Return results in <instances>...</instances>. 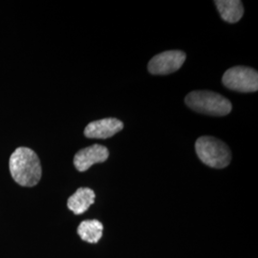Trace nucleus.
I'll use <instances>...</instances> for the list:
<instances>
[{
    "mask_svg": "<svg viewBox=\"0 0 258 258\" xmlns=\"http://www.w3.org/2000/svg\"><path fill=\"white\" fill-rule=\"evenodd\" d=\"M9 166L13 179L22 186H34L40 181V161L37 153L30 148H17L11 155Z\"/></svg>",
    "mask_w": 258,
    "mask_h": 258,
    "instance_id": "nucleus-1",
    "label": "nucleus"
},
{
    "mask_svg": "<svg viewBox=\"0 0 258 258\" xmlns=\"http://www.w3.org/2000/svg\"><path fill=\"white\" fill-rule=\"evenodd\" d=\"M96 194L89 187H80L68 199V209L75 214L80 215L86 212L95 202Z\"/></svg>",
    "mask_w": 258,
    "mask_h": 258,
    "instance_id": "nucleus-8",
    "label": "nucleus"
},
{
    "mask_svg": "<svg viewBox=\"0 0 258 258\" xmlns=\"http://www.w3.org/2000/svg\"><path fill=\"white\" fill-rule=\"evenodd\" d=\"M123 128L122 121L116 118H105L95 120L84 129L85 137L90 139H108Z\"/></svg>",
    "mask_w": 258,
    "mask_h": 258,
    "instance_id": "nucleus-7",
    "label": "nucleus"
},
{
    "mask_svg": "<svg viewBox=\"0 0 258 258\" xmlns=\"http://www.w3.org/2000/svg\"><path fill=\"white\" fill-rule=\"evenodd\" d=\"M103 225L99 220L83 221L78 228V234L87 243H98L102 237Z\"/></svg>",
    "mask_w": 258,
    "mask_h": 258,
    "instance_id": "nucleus-10",
    "label": "nucleus"
},
{
    "mask_svg": "<svg viewBox=\"0 0 258 258\" xmlns=\"http://www.w3.org/2000/svg\"><path fill=\"white\" fill-rule=\"evenodd\" d=\"M222 83L227 88L233 91L256 92L258 90L257 71L246 66L231 67L225 72Z\"/></svg>",
    "mask_w": 258,
    "mask_h": 258,
    "instance_id": "nucleus-4",
    "label": "nucleus"
},
{
    "mask_svg": "<svg viewBox=\"0 0 258 258\" xmlns=\"http://www.w3.org/2000/svg\"><path fill=\"white\" fill-rule=\"evenodd\" d=\"M222 19L229 23H236L244 15V7L239 0H217L214 2Z\"/></svg>",
    "mask_w": 258,
    "mask_h": 258,
    "instance_id": "nucleus-9",
    "label": "nucleus"
},
{
    "mask_svg": "<svg viewBox=\"0 0 258 258\" xmlns=\"http://www.w3.org/2000/svg\"><path fill=\"white\" fill-rule=\"evenodd\" d=\"M195 150L200 161L206 166L224 168L231 163V149L224 142L214 137H200L195 143Z\"/></svg>",
    "mask_w": 258,
    "mask_h": 258,
    "instance_id": "nucleus-3",
    "label": "nucleus"
},
{
    "mask_svg": "<svg viewBox=\"0 0 258 258\" xmlns=\"http://www.w3.org/2000/svg\"><path fill=\"white\" fill-rule=\"evenodd\" d=\"M185 104L192 110L205 115L223 117L231 113V102L220 94L212 91H194L187 94Z\"/></svg>",
    "mask_w": 258,
    "mask_h": 258,
    "instance_id": "nucleus-2",
    "label": "nucleus"
},
{
    "mask_svg": "<svg viewBox=\"0 0 258 258\" xmlns=\"http://www.w3.org/2000/svg\"><path fill=\"white\" fill-rule=\"evenodd\" d=\"M109 157L108 149L101 145H93L91 147L80 150L74 157L75 167L80 171L84 172L93 165L103 163Z\"/></svg>",
    "mask_w": 258,
    "mask_h": 258,
    "instance_id": "nucleus-6",
    "label": "nucleus"
},
{
    "mask_svg": "<svg viewBox=\"0 0 258 258\" xmlns=\"http://www.w3.org/2000/svg\"><path fill=\"white\" fill-rule=\"evenodd\" d=\"M186 55L183 51H166L154 55L148 62V71L152 75H168L178 71L184 64Z\"/></svg>",
    "mask_w": 258,
    "mask_h": 258,
    "instance_id": "nucleus-5",
    "label": "nucleus"
}]
</instances>
